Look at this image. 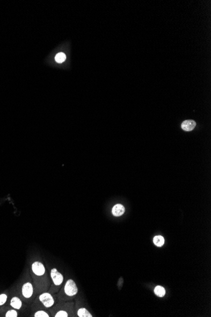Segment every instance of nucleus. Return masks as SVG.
Returning <instances> with one entry per match:
<instances>
[{
    "label": "nucleus",
    "mask_w": 211,
    "mask_h": 317,
    "mask_svg": "<svg viewBox=\"0 0 211 317\" xmlns=\"http://www.w3.org/2000/svg\"><path fill=\"white\" fill-rule=\"evenodd\" d=\"M65 293L69 296H73L78 293V288L74 281L70 279L66 282L65 286Z\"/></svg>",
    "instance_id": "nucleus-1"
},
{
    "label": "nucleus",
    "mask_w": 211,
    "mask_h": 317,
    "mask_svg": "<svg viewBox=\"0 0 211 317\" xmlns=\"http://www.w3.org/2000/svg\"><path fill=\"white\" fill-rule=\"evenodd\" d=\"M68 313L65 311H59L55 315V317H67Z\"/></svg>",
    "instance_id": "nucleus-16"
},
{
    "label": "nucleus",
    "mask_w": 211,
    "mask_h": 317,
    "mask_svg": "<svg viewBox=\"0 0 211 317\" xmlns=\"http://www.w3.org/2000/svg\"><path fill=\"white\" fill-rule=\"evenodd\" d=\"M6 317H17V313L15 310H10L6 313Z\"/></svg>",
    "instance_id": "nucleus-14"
},
{
    "label": "nucleus",
    "mask_w": 211,
    "mask_h": 317,
    "mask_svg": "<svg viewBox=\"0 0 211 317\" xmlns=\"http://www.w3.org/2000/svg\"><path fill=\"white\" fill-rule=\"evenodd\" d=\"M154 293L157 295V296L162 298L164 295H165L166 291L163 287L158 286L156 287L154 289Z\"/></svg>",
    "instance_id": "nucleus-10"
},
{
    "label": "nucleus",
    "mask_w": 211,
    "mask_h": 317,
    "mask_svg": "<svg viewBox=\"0 0 211 317\" xmlns=\"http://www.w3.org/2000/svg\"><path fill=\"white\" fill-rule=\"evenodd\" d=\"M23 295L26 298H29L33 294V287L30 282L25 284L22 287Z\"/></svg>",
    "instance_id": "nucleus-5"
},
{
    "label": "nucleus",
    "mask_w": 211,
    "mask_h": 317,
    "mask_svg": "<svg viewBox=\"0 0 211 317\" xmlns=\"http://www.w3.org/2000/svg\"><path fill=\"white\" fill-rule=\"evenodd\" d=\"M78 316L80 317H92V315L89 312L87 309L80 308L78 311Z\"/></svg>",
    "instance_id": "nucleus-11"
},
{
    "label": "nucleus",
    "mask_w": 211,
    "mask_h": 317,
    "mask_svg": "<svg viewBox=\"0 0 211 317\" xmlns=\"http://www.w3.org/2000/svg\"><path fill=\"white\" fill-rule=\"evenodd\" d=\"M10 305H11L13 308L19 309L22 306V302H21L19 298H18L17 297H14L12 299Z\"/></svg>",
    "instance_id": "nucleus-8"
},
{
    "label": "nucleus",
    "mask_w": 211,
    "mask_h": 317,
    "mask_svg": "<svg viewBox=\"0 0 211 317\" xmlns=\"http://www.w3.org/2000/svg\"><path fill=\"white\" fill-rule=\"evenodd\" d=\"M125 207L121 204H117L113 206L112 209V213L115 216H120L125 213Z\"/></svg>",
    "instance_id": "nucleus-7"
},
{
    "label": "nucleus",
    "mask_w": 211,
    "mask_h": 317,
    "mask_svg": "<svg viewBox=\"0 0 211 317\" xmlns=\"http://www.w3.org/2000/svg\"><path fill=\"white\" fill-rule=\"evenodd\" d=\"M51 277L53 279V282L56 286H59L62 284L63 281V276L62 273L58 272L56 268H53L51 271Z\"/></svg>",
    "instance_id": "nucleus-3"
},
{
    "label": "nucleus",
    "mask_w": 211,
    "mask_h": 317,
    "mask_svg": "<svg viewBox=\"0 0 211 317\" xmlns=\"http://www.w3.org/2000/svg\"><path fill=\"white\" fill-rule=\"evenodd\" d=\"M154 243L157 247H162L164 244V239L161 236H156L154 237Z\"/></svg>",
    "instance_id": "nucleus-9"
},
{
    "label": "nucleus",
    "mask_w": 211,
    "mask_h": 317,
    "mask_svg": "<svg viewBox=\"0 0 211 317\" xmlns=\"http://www.w3.org/2000/svg\"><path fill=\"white\" fill-rule=\"evenodd\" d=\"M196 126V123L195 121L192 120H187L181 123L182 129L185 131H191L194 129Z\"/></svg>",
    "instance_id": "nucleus-6"
},
{
    "label": "nucleus",
    "mask_w": 211,
    "mask_h": 317,
    "mask_svg": "<svg viewBox=\"0 0 211 317\" xmlns=\"http://www.w3.org/2000/svg\"><path fill=\"white\" fill-rule=\"evenodd\" d=\"M7 300V295L6 294H1L0 295V306L4 305Z\"/></svg>",
    "instance_id": "nucleus-15"
},
{
    "label": "nucleus",
    "mask_w": 211,
    "mask_h": 317,
    "mask_svg": "<svg viewBox=\"0 0 211 317\" xmlns=\"http://www.w3.org/2000/svg\"><path fill=\"white\" fill-rule=\"evenodd\" d=\"M35 317H49V315L44 311H38L35 313Z\"/></svg>",
    "instance_id": "nucleus-13"
},
{
    "label": "nucleus",
    "mask_w": 211,
    "mask_h": 317,
    "mask_svg": "<svg viewBox=\"0 0 211 317\" xmlns=\"http://www.w3.org/2000/svg\"><path fill=\"white\" fill-rule=\"evenodd\" d=\"M66 59V55L63 53H59L55 57L56 61L58 63H62Z\"/></svg>",
    "instance_id": "nucleus-12"
},
{
    "label": "nucleus",
    "mask_w": 211,
    "mask_h": 317,
    "mask_svg": "<svg viewBox=\"0 0 211 317\" xmlns=\"http://www.w3.org/2000/svg\"><path fill=\"white\" fill-rule=\"evenodd\" d=\"M32 269H33V271L35 275L38 276L44 275L45 273L44 266L42 263L39 262H34L32 265Z\"/></svg>",
    "instance_id": "nucleus-4"
},
{
    "label": "nucleus",
    "mask_w": 211,
    "mask_h": 317,
    "mask_svg": "<svg viewBox=\"0 0 211 317\" xmlns=\"http://www.w3.org/2000/svg\"><path fill=\"white\" fill-rule=\"evenodd\" d=\"M39 300L46 308H50L54 305L55 301L52 295L49 293H45L39 295Z\"/></svg>",
    "instance_id": "nucleus-2"
}]
</instances>
